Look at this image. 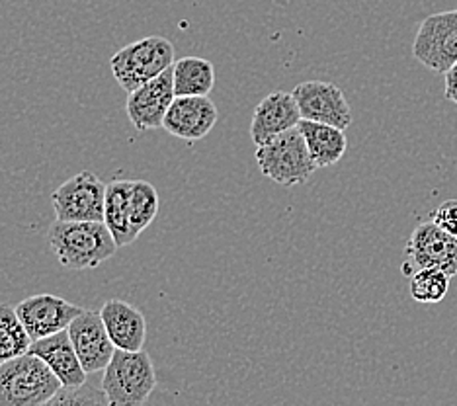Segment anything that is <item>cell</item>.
I'll return each mask as SVG.
<instances>
[{
  "instance_id": "obj_1",
  "label": "cell",
  "mask_w": 457,
  "mask_h": 406,
  "mask_svg": "<svg viewBox=\"0 0 457 406\" xmlns=\"http://www.w3.org/2000/svg\"><path fill=\"white\" fill-rule=\"evenodd\" d=\"M47 241L67 269H96L118 253V243L104 221H59L49 227Z\"/></svg>"
},
{
  "instance_id": "obj_2",
  "label": "cell",
  "mask_w": 457,
  "mask_h": 406,
  "mask_svg": "<svg viewBox=\"0 0 457 406\" xmlns=\"http://www.w3.org/2000/svg\"><path fill=\"white\" fill-rule=\"evenodd\" d=\"M100 387L112 406H143L157 387L154 363L145 350H116Z\"/></svg>"
},
{
  "instance_id": "obj_3",
  "label": "cell",
  "mask_w": 457,
  "mask_h": 406,
  "mask_svg": "<svg viewBox=\"0 0 457 406\" xmlns=\"http://www.w3.org/2000/svg\"><path fill=\"white\" fill-rule=\"evenodd\" d=\"M174 65V46L162 36H149L121 47L110 59L112 75L128 94L161 77Z\"/></svg>"
},
{
  "instance_id": "obj_4",
  "label": "cell",
  "mask_w": 457,
  "mask_h": 406,
  "mask_svg": "<svg viewBox=\"0 0 457 406\" xmlns=\"http://www.w3.org/2000/svg\"><path fill=\"white\" fill-rule=\"evenodd\" d=\"M59 389V379L32 352L0 366V406H41Z\"/></svg>"
},
{
  "instance_id": "obj_5",
  "label": "cell",
  "mask_w": 457,
  "mask_h": 406,
  "mask_svg": "<svg viewBox=\"0 0 457 406\" xmlns=\"http://www.w3.org/2000/svg\"><path fill=\"white\" fill-rule=\"evenodd\" d=\"M258 169L272 182L284 187L305 184L319 169L307 149L299 128L289 129L256 149Z\"/></svg>"
},
{
  "instance_id": "obj_6",
  "label": "cell",
  "mask_w": 457,
  "mask_h": 406,
  "mask_svg": "<svg viewBox=\"0 0 457 406\" xmlns=\"http://www.w3.org/2000/svg\"><path fill=\"white\" fill-rule=\"evenodd\" d=\"M106 187L95 172H77L51 194L55 217L59 221H104Z\"/></svg>"
},
{
  "instance_id": "obj_7",
  "label": "cell",
  "mask_w": 457,
  "mask_h": 406,
  "mask_svg": "<svg viewBox=\"0 0 457 406\" xmlns=\"http://www.w3.org/2000/svg\"><path fill=\"white\" fill-rule=\"evenodd\" d=\"M412 55L426 69L444 75L457 62V10L426 16L412 44Z\"/></svg>"
},
{
  "instance_id": "obj_8",
  "label": "cell",
  "mask_w": 457,
  "mask_h": 406,
  "mask_svg": "<svg viewBox=\"0 0 457 406\" xmlns=\"http://www.w3.org/2000/svg\"><path fill=\"white\" fill-rule=\"evenodd\" d=\"M420 268H438L450 278L457 276V236L444 233L432 221H422L407 243L403 274L412 276Z\"/></svg>"
},
{
  "instance_id": "obj_9",
  "label": "cell",
  "mask_w": 457,
  "mask_h": 406,
  "mask_svg": "<svg viewBox=\"0 0 457 406\" xmlns=\"http://www.w3.org/2000/svg\"><path fill=\"white\" fill-rule=\"evenodd\" d=\"M294 98L301 112V120L335 125L348 129L352 125V108L337 85L325 80H307L294 88Z\"/></svg>"
},
{
  "instance_id": "obj_10",
  "label": "cell",
  "mask_w": 457,
  "mask_h": 406,
  "mask_svg": "<svg viewBox=\"0 0 457 406\" xmlns=\"http://www.w3.org/2000/svg\"><path fill=\"white\" fill-rule=\"evenodd\" d=\"M82 311L85 309L69 303L67 299L49 294L32 295L16 305L18 317L34 342L67 330Z\"/></svg>"
},
{
  "instance_id": "obj_11",
  "label": "cell",
  "mask_w": 457,
  "mask_h": 406,
  "mask_svg": "<svg viewBox=\"0 0 457 406\" xmlns=\"http://www.w3.org/2000/svg\"><path fill=\"white\" fill-rule=\"evenodd\" d=\"M67 330L82 368L88 375H96L108 368L113 352L118 348L113 346L108 330L104 327L100 311L85 309L71 322Z\"/></svg>"
},
{
  "instance_id": "obj_12",
  "label": "cell",
  "mask_w": 457,
  "mask_h": 406,
  "mask_svg": "<svg viewBox=\"0 0 457 406\" xmlns=\"http://www.w3.org/2000/svg\"><path fill=\"white\" fill-rule=\"evenodd\" d=\"M174 82H172V67L164 70L161 77L149 80L147 85L129 92L126 112L128 118L137 131H153L161 129L166 112L174 102Z\"/></svg>"
},
{
  "instance_id": "obj_13",
  "label": "cell",
  "mask_w": 457,
  "mask_h": 406,
  "mask_svg": "<svg viewBox=\"0 0 457 406\" xmlns=\"http://www.w3.org/2000/svg\"><path fill=\"white\" fill-rule=\"evenodd\" d=\"M220 112L210 96H176L162 123V129L182 141H202L215 128Z\"/></svg>"
},
{
  "instance_id": "obj_14",
  "label": "cell",
  "mask_w": 457,
  "mask_h": 406,
  "mask_svg": "<svg viewBox=\"0 0 457 406\" xmlns=\"http://www.w3.org/2000/svg\"><path fill=\"white\" fill-rule=\"evenodd\" d=\"M301 112L292 92L274 90L254 108L251 121V137L256 147H262L278 135L297 128Z\"/></svg>"
},
{
  "instance_id": "obj_15",
  "label": "cell",
  "mask_w": 457,
  "mask_h": 406,
  "mask_svg": "<svg viewBox=\"0 0 457 406\" xmlns=\"http://www.w3.org/2000/svg\"><path fill=\"white\" fill-rule=\"evenodd\" d=\"M100 317L118 350H143V344L147 340V320L137 307L113 297L102 305Z\"/></svg>"
},
{
  "instance_id": "obj_16",
  "label": "cell",
  "mask_w": 457,
  "mask_h": 406,
  "mask_svg": "<svg viewBox=\"0 0 457 406\" xmlns=\"http://www.w3.org/2000/svg\"><path fill=\"white\" fill-rule=\"evenodd\" d=\"M29 352L36 353V356L46 363L51 373L59 379L61 387H80V385L87 383L88 373L82 368V363L77 356V350L72 346L69 330L36 340Z\"/></svg>"
},
{
  "instance_id": "obj_17",
  "label": "cell",
  "mask_w": 457,
  "mask_h": 406,
  "mask_svg": "<svg viewBox=\"0 0 457 406\" xmlns=\"http://www.w3.org/2000/svg\"><path fill=\"white\" fill-rule=\"evenodd\" d=\"M297 128L303 135L309 154L317 164V169H327V166L337 164L346 154L348 139L345 129L309 120H301Z\"/></svg>"
},
{
  "instance_id": "obj_18",
  "label": "cell",
  "mask_w": 457,
  "mask_h": 406,
  "mask_svg": "<svg viewBox=\"0 0 457 406\" xmlns=\"http://www.w3.org/2000/svg\"><path fill=\"white\" fill-rule=\"evenodd\" d=\"M176 96H207L215 87V67L202 57H182L172 65Z\"/></svg>"
},
{
  "instance_id": "obj_19",
  "label": "cell",
  "mask_w": 457,
  "mask_h": 406,
  "mask_svg": "<svg viewBox=\"0 0 457 406\" xmlns=\"http://www.w3.org/2000/svg\"><path fill=\"white\" fill-rule=\"evenodd\" d=\"M129 192L131 180H113L106 187V203H104V223L116 238L118 246L135 243L129 223Z\"/></svg>"
},
{
  "instance_id": "obj_20",
  "label": "cell",
  "mask_w": 457,
  "mask_h": 406,
  "mask_svg": "<svg viewBox=\"0 0 457 406\" xmlns=\"http://www.w3.org/2000/svg\"><path fill=\"white\" fill-rule=\"evenodd\" d=\"M32 336L20 320L16 307L0 305V366L22 358L32 350Z\"/></svg>"
},
{
  "instance_id": "obj_21",
  "label": "cell",
  "mask_w": 457,
  "mask_h": 406,
  "mask_svg": "<svg viewBox=\"0 0 457 406\" xmlns=\"http://www.w3.org/2000/svg\"><path fill=\"white\" fill-rule=\"evenodd\" d=\"M159 192L153 184L145 180H131L129 192V223L131 233L137 241L139 235L147 228L159 215Z\"/></svg>"
},
{
  "instance_id": "obj_22",
  "label": "cell",
  "mask_w": 457,
  "mask_h": 406,
  "mask_svg": "<svg viewBox=\"0 0 457 406\" xmlns=\"http://www.w3.org/2000/svg\"><path fill=\"white\" fill-rule=\"evenodd\" d=\"M450 276L438 268H420L411 276V297L419 303L434 305L444 301L450 291Z\"/></svg>"
},
{
  "instance_id": "obj_23",
  "label": "cell",
  "mask_w": 457,
  "mask_h": 406,
  "mask_svg": "<svg viewBox=\"0 0 457 406\" xmlns=\"http://www.w3.org/2000/svg\"><path fill=\"white\" fill-rule=\"evenodd\" d=\"M41 406H112L102 387L95 383H85L80 387H61L46 404Z\"/></svg>"
},
{
  "instance_id": "obj_24",
  "label": "cell",
  "mask_w": 457,
  "mask_h": 406,
  "mask_svg": "<svg viewBox=\"0 0 457 406\" xmlns=\"http://www.w3.org/2000/svg\"><path fill=\"white\" fill-rule=\"evenodd\" d=\"M430 221L444 233L457 236V200L442 202L430 215Z\"/></svg>"
},
{
  "instance_id": "obj_25",
  "label": "cell",
  "mask_w": 457,
  "mask_h": 406,
  "mask_svg": "<svg viewBox=\"0 0 457 406\" xmlns=\"http://www.w3.org/2000/svg\"><path fill=\"white\" fill-rule=\"evenodd\" d=\"M444 82H445V98L457 104V62L450 70L444 72Z\"/></svg>"
}]
</instances>
